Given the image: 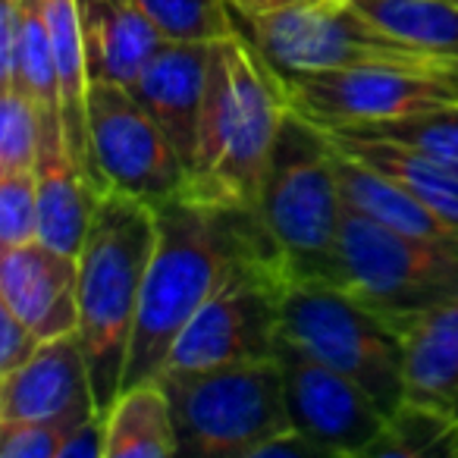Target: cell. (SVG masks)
Masks as SVG:
<instances>
[{
    "mask_svg": "<svg viewBox=\"0 0 458 458\" xmlns=\"http://www.w3.org/2000/svg\"><path fill=\"white\" fill-rule=\"evenodd\" d=\"M154 210L157 245L145 276L123 389L160 380L179 333L236 264L249 258L283 264L258 208L220 201L185 185L154 204Z\"/></svg>",
    "mask_w": 458,
    "mask_h": 458,
    "instance_id": "obj_1",
    "label": "cell"
},
{
    "mask_svg": "<svg viewBox=\"0 0 458 458\" xmlns=\"http://www.w3.org/2000/svg\"><path fill=\"white\" fill-rule=\"evenodd\" d=\"M157 245V210L141 198L107 189L98 201L79 255V343L98 411L123 393L126 358L139 320L145 276Z\"/></svg>",
    "mask_w": 458,
    "mask_h": 458,
    "instance_id": "obj_2",
    "label": "cell"
},
{
    "mask_svg": "<svg viewBox=\"0 0 458 458\" xmlns=\"http://www.w3.org/2000/svg\"><path fill=\"white\" fill-rule=\"evenodd\" d=\"M286 91L242 32L210 45L208 91L189 189L220 201L258 208L261 179L283 114Z\"/></svg>",
    "mask_w": 458,
    "mask_h": 458,
    "instance_id": "obj_3",
    "label": "cell"
},
{
    "mask_svg": "<svg viewBox=\"0 0 458 458\" xmlns=\"http://www.w3.org/2000/svg\"><path fill=\"white\" fill-rule=\"evenodd\" d=\"M258 214L293 283H343V191L336 151L318 123L289 107L261 179Z\"/></svg>",
    "mask_w": 458,
    "mask_h": 458,
    "instance_id": "obj_4",
    "label": "cell"
},
{
    "mask_svg": "<svg viewBox=\"0 0 458 458\" xmlns=\"http://www.w3.org/2000/svg\"><path fill=\"white\" fill-rule=\"evenodd\" d=\"M280 330L358 383L386 418L408 399L399 327L339 283H289Z\"/></svg>",
    "mask_w": 458,
    "mask_h": 458,
    "instance_id": "obj_5",
    "label": "cell"
},
{
    "mask_svg": "<svg viewBox=\"0 0 458 458\" xmlns=\"http://www.w3.org/2000/svg\"><path fill=\"white\" fill-rule=\"evenodd\" d=\"M170 395L179 455L255 458L264 443L293 430L276 358L160 377Z\"/></svg>",
    "mask_w": 458,
    "mask_h": 458,
    "instance_id": "obj_6",
    "label": "cell"
},
{
    "mask_svg": "<svg viewBox=\"0 0 458 458\" xmlns=\"http://www.w3.org/2000/svg\"><path fill=\"white\" fill-rule=\"evenodd\" d=\"M245 26L249 45L261 54L274 76L343 66H402V70H443V60L389 38L368 22L349 0H286L276 7L233 16Z\"/></svg>",
    "mask_w": 458,
    "mask_h": 458,
    "instance_id": "obj_7",
    "label": "cell"
},
{
    "mask_svg": "<svg viewBox=\"0 0 458 458\" xmlns=\"http://www.w3.org/2000/svg\"><path fill=\"white\" fill-rule=\"evenodd\" d=\"M339 276V286L389 320L430 311L458 299V233L405 236L345 210Z\"/></svg>",
    "mask_w": 458,
    "mask_h": 458,
    "instance_id": "obj_8",
    "label": "cell"
},
{
    "mask_svg": "<svg viewBox=\"0 0 458 458\" xmlns=\"http://www.w3.org/2000/svg\"><path fill=\"white\" fill-rule=\"evenodd\" d=\"M289 283L286 267L270 258L236 264L179 333L164 374L270 361L280 339V305Z\"/></svg>",
    "mask_w": 458,
    "mask_h": 458,
    "instance_id": "obj_9",
    "label": "cell"
},
{
    "mask_svg": "<svg viewBox=\"0 0 458 458\" xmlns=\"http://www.w3.org/2000/svg\"><path fill=\"white\" fill-rule=\"evenodd\" d=\"M293 110L324 129L368 126L439 104H458V76L449 70L343 66L276 76Z\"/></svg>",
    "mask_w": 458,
    "mask_h": 458,
    "instance_id": "obj_10",
    "label": "cell"
},
{
    "mask_svg": "<svg viewBox=\"0 0 458 458\" xmlns=\"http://www.w3.org/2000/svg\"><path fill=\"white\" fill-rule=\"evenodd\" d=\"M91 160L101 189L157 204L189 185V166L145 104L114 82L89 85Z\"/></svg>",
    "mask_w": 458,
    "mask_h": 458,
    "instance_id": "obj_11",
    "label": "cell"
},
{
    "mask_svg": "<svg viewBox=\"0 0 458 458\" xmlns=\"http://www.w3.org/2000/svg\"><path fill=\"white\" fill-rule=\"evenodd\" d=\"M283 374V393L293 427L305 433L324 455L368 458L370 445L386 430L383 408L345 374L280 330L274 352Z\"/></svg>",
    "mask_w": 458,
    "mask_h": 458,
    "instance_id": "obj_12",
    "label": "cell"
},
{
    "mask_svg": "<svg viewBox=\"0 0 458 458\" xmlns=\"http://www.w3.org/2000/svg\"><path fill=\"white\" fill-rule=\"evenodd\" d=\"M101 414L76 333L45 339L26 364L0 374V420H79Z\"/></svg>",
    "mask_w": 458,
    "mask_h": 458,
    "instance_id": "obj_13",
    "label": "cell"
},
{
    "mask_svg": "<svg viewBox=\"0 0 458 458\" xmlns=\"http://www.w3.org/2000/svg\"><path fill=\"white\" fill-rule=\"evenodd\" d=\"M0 305L10 308L41 343L76 333L79 258L60 255L38 239L4 249Z\"/></svg>",
    "mask_w": 458,
    "mask_h": 458,
    "instance_id": "obj_14",
    "label": "cell"
},
{
    "mask_svg": "<svg viewBox=\"0 0 458 458\" xmlns=\"http://www.w3.org/2000/svg\"><path fill=\"white\" fill-rule=\"evenodd\" d=\"M210 45L214 41L166 38L141 79L132 85V95L145 104V110L173 141L182 164L189 166V176L198 151V132H201Z\"/></svg>",
    "mask_w": 458,
    "mask_h": 458,
    "instance_id": "obj_15",
    "label": "cell"
},
{
    "mask_svg": "<svg viewBox=\"0 0 458 458\" xmlns=\"http://www.w3.org/2000/svg\"><path fill=\"white\" fill-rule=\"evenodd\" d=\"M38 179V242L79 258L104 191L72 160L64 132H45L35 160Z\"/></svg>",
    "mask_w": 458,
    "mask_h": 458,
    "instance_id": "obj_16",
    "label": "cell"
},
{
    "mask_svg": "<svg viewBox=\"0 0 458 458\" xmlns=\"http://www.w3.org/2000/svg\"><path fill=\"white\" fill-rule=\"evenodd\" d=\"M324 132L330 135L336 151L380 170L383 176H389L408 195H414L433 214L443 216L449 226L458 229V173L452 166L439 164L437 157L405 145V141L386 139V135H377L361 126H336L324 129Z\"/></svg>",
    "mask_w": 458,
    "mask_h": 458,
    "instance_id": "obj_17",
    "label": "cell"
},
{
    "mask_svg": "<svg viewBox=\"0 0 458 458\" xmlns=\"http://www.w3.org/2000/svg\"><path fill=\"white\" fill-rule=\"evenodd\" d=\"M393 324L405 343L408 402L458 420V299Z\"/></svg>",
    "mask_w": 458,
    "mask_h": 458,
    "instance_id": "obj_18",
    "label": "cell"
},
{
    "mask_svg": "<svg viewBox=\"0 0 458 458\" xmlns=\"http://www.w3.org/2000/svg\"><path fill=\"white\" fill-rule=\"evenodd\" d=\"M82 13V10H79ZM85 57L91 82H114L132 89L166 41L160 26L135 4H110L82 13Z\"/></svg>",
    "mask_w": 458,
    "mask_h": 458,
    "instance_id": "obj_19",
    "label": "cell"
},
{
    "mask_svg": "<svg viewBox=\"0 0 458 458\" xmlns=\"http://www.w3.org/2000/svg\"><path fill=\"white\" fill-rule=\"evenodd\" d=\"M45 4L47 29H51L54 57H57L60 91H64V126L66 148L72 160L89 173L91 182L101 189L91 160V135H89V57H85V32L79 0H41ZM104 191V189H101Z\"/></svg>",
    "mask_w": 458,
    "mask_h": 458,
    "instance_id": "obj_20",
    "label": "cell"
},
{
    "mask_svg": "<svg viewBox=\"0 0 458 458\" xmlns=\"http://www.w3.org/2000/svg\"><path fill=\"white\" fill-rule=\"evenodd\" d=\"M336 176L345 210H355V214L386 229H395V233H405V236H452L458 233L455 226H449L443 216L433 214L427 204L408 195L389 176L343 151H336Z\"/></svg>",
    "mask_w": 458,
    "mask_h": 458,
    "instance_id": "obj_21",
    "label": "cell"
},
{
    "mask_svg": "<svg viewBox=\"0 0 458 458\" xmlns=\"http://www.w3.org/2000/svg\"><path fill=\"white\" fill-rule=\"evenodd\" d=\"M107 449L104 458H173L179 455V433L164 383H139L116 395L104 411Z\"/></svg>",
    "mask_w": 458,
    "mask_h": 458,
    "instance_id": "obj_22",
    "label": "cell"
},
{
    "mask_svg": "<svg viewBox=\"0 0 458 458\" xmlns=\"http://www.w3.org/2000/svg\"><path fill=\"white\" fill-rule=\"evenodd\" d=\"M389 38L433 54L443 64L458 57V4L455 0H349Z\"/></svg>",
    "mask_w": 458,
    "mask_h": 458,
    "instance_id": "obj_23",
    "label": "cell"
},
{
    "mask_svg": "<svg viewBox=\"0 0 458 458\" xmlns=\"http://www.w3.org/2000/svg\"><path fill=\"white\" fill-rule=\"evenodd\" d=\"M361 129H370V132L386 135V139L395 141H405V145L430 154L439 164L452 166L458 173V104H439V107L395 116V120L368 123Z\"/></svg>",
    "mask_w": 458,
    "mask_h": 458,
    "instance_id": "obj_24",
    "label": "cell"
},
{
    "mask_svg": "<svg viewBox=\"0 0 458 458\" xmlns=\"http://www.w3.org/2000/svg\"><path fill=\"white\" fill-rule=\"evenodd\" d=\"M176 41H216L236 32L233 13L223 0H135Z\"/></svg>",
    "mask_w": 458,
    "mask_h": 458,
    "instance_id": "obj_25",
    "label": "cell"
},
{
    "mask_svg": "<svg viewBox=\"0 0 458 458\" xmlns=\"http://www.w3.org/2000/svg\"><path fill=\"white\" fill-rule=\"evenodd\" d=\"M0 173L35 170L41 145V123L32 98L20 85H0Z\"/></svg>",
    "mask_w": 458,
    "mask_h": 458,
    "instance_id": "obj_26",
    "label": "cell"
},
{
    "mask_svg": "<svg viewBox=\"0 0 458 458\" xmlns=\"http://www.w3.org/2000/svg\"><path fill=\"white\" fill-rule=\"evenodd\" d=\"M38 239V179L35 170L0 173V242L4 249Z\"/></svg>",
    "mask_w": 458,
    "mask_h": 458,
    "instance_id": "obj_27",
    "label": "cell"
},
{
    "mask_svg": "<svg viewBox=\"0 0 458 458\" xmlns=\"http://www.w3.org/2000/svg\"><path fill=\"white\" fill-rule=\"evenodd\" d=\"M64 420H0V455L4 458H60L66 433Z\"/></svg>",
    "mask_w": 458,
    "mask_h": 458,
    "instance_id": "obj_28",
    "label": "cell"
},
{
    "mask_svg": "<svg viewBox=\"0 0 458 458\" xmlns=\"http://www.w3.org/2000/svg\"><path fill=\"white\" fill-rule=\"evenodd\" d=\"M38 345L41 339L10 308L0 305V374H10L20 364H26Z\"/></svg>",
    "mask_w": 458,
    "mask_h": 458,
    "instance_id": "obj_29",
    "label": "cell"
},
{
    "mask_svg": "<svg viewBox=\"0 0 458 458\" xmlns=\"http://www.w3.org/2000/svg\"><path fill=\"white\" fill-rule=\"evenodd\" d=\"M104 449H107L104 414H91L66 433L64 445H60V458H104Z\"/></svg>",
    "mask_w": 458,
    "mask_h": 458,
    "instance_id": "obj_30",
    "label": "cell"
},
{
    "mask_svg": "<svg viewBox=\"0 0 458 458\" xmlns=\"http://www.w3.org/2000/svg\"><path fill=\"white\" fill-rule=\"evenodd\" d=\"M255 458H324V452H320V445H314L305 433H299L293 427V430L283 433V437H274L270 443H264Z\"/></svg>",
    "mask_w": 458,
    "mask_h": 458,
    "instance_id": "obj_31",
    "label": "cell"
},
{
    "mask_svg": "<svg viewBox=\"0 0 458 458\" xmlns=\"http://www.w3.org/2000/svg\"><path fill=\"white\" fill-rule=\"evenodd\" d=\"M110 4H123V0H79V10L89 13V10H98V7H110Z\"/></svg>",
    "mask_w": 458,
    "mask_h": 458,
    "instance_id": "obj_32",
    "label": "cell"
},
{
    "mask_svg": "<svg viewBox=\"0 0 458 458\" xmlns=\"http://www.w3.org/2000/svg\"><path fill=\"white\" fill-rule=\"evenodd\" d=\"M443 70H449V72H455V76H458V57H455V60H449V64H445Z\"/></svg>",
    "mask_w": 458,
    "mask_h": 458,
    "instance_id": "obj_33",
    "label": "cell"
},
{
    "mask_svg": "<svg viewBox=\"0 0 458 458\" xmlns=\"http://www.w3.org/2000/svg\"><path fill=\"white\" fill-rule=\"evenodd\" d=\"M455 4H458V0H455Z\"/></svg>",
    "mask_w": 458,
    "mask_h": 458,
    "instance_id": "obj_34",
    "label": "cell"
}]
</instances>
